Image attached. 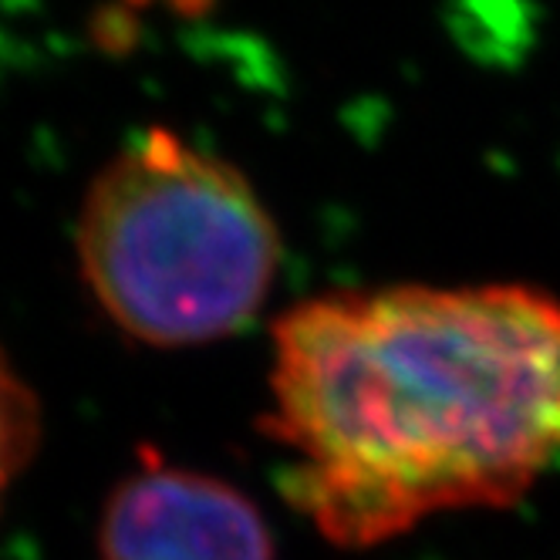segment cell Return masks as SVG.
I'll use <instances>...</instances> for the list:
<instances>
[{
    "label": "cell",
    "instance_id": "cell-2",
    "mask_svg": "<svg viewBox=\"0 0 560 560\" xmlns=\"http://www.w3.org/2000/svg\"><path fill=\"white\" fill-rule=\"evenodd\" d=\"M74 240L108 322L152 348L240 331L280 264V233L247 176L159 126L92 179Z\"/></svg>",
    "mask_w": 560,
    "mask_h": 560
},
{
    "label": "cell",
    "instance_id": "cell-3",
    "mask_svg": "<svg viewBox=\"0 0 560 560\" xmlns=\"http://www.w3.org/2000/svg\"><path fill=\"white\" fill-rule=\"evenodd\" d=\"M98 560H273L260 510L217 476L145 463L108 497Z\"/></svg>",
    "mask_w": 560,
    "mask_h": 560
},
{
    "label": "cell",
    "instance_id": "cell-1",
    "mask_svg": "<svg viewBox=\"0 0 560 560\" xmlns=\"http://www.w3.org/2000/svg\"><path fill=\"white\" fill-rule=\"evenodd\" d=\"M267 435L338 547L510 506L560 456V301L527 284L322 294L273 322Z\"/></svg>",
    "mask_w": 560,
    "mask_h": 560
}]
</instances>
